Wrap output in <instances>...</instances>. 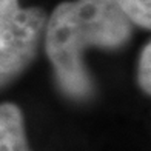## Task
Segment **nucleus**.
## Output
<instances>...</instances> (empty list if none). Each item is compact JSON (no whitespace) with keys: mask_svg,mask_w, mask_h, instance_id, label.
Returning <instances> with one entry per match:
<instances>
[{"mask_svg":"<svg viewBox=\"0 0 151 151\" xmlns=\"http://www.w3.org/2000/svg\"><path fill=\"white\" fill-rule=\"evenodd\" d=\"M45 51L62 93L86 100L94 83L83 63L88 48L119 50L133 36V23L114 0H73L59 3L45 23Z\"/></svg>","mask_w":151,"mask_h":151,"instance_id":"f257e3e1","label":"nucleus"},{"mask_svg":"<svg viewBox=\"0 0 151 151\" xmlns=\"http://www.w3.org/2000/svg\"><path fill=\"white\" fill-rule=\"evenodd\" d=\"M46 14L39 6L20 8L0 31V88L16 80L36 59L45 31Z\"/></svg>","mask_w":151,"mask_h":151,"instance_id":"f03ea898","label":"nucleus"},{"mask_svg":"<svg viewBox=\"0 0 151 151\" xmlns=\"http://www.w3.org/2000/svg\"><path fill=\"white\" fill-rule=\"evenodd\" d=\"M0 151H31L23 113L16 104H0Z\"/></svg>","mask_w":151,"mask_h":151,"instance_id":"7ed1b4c3","label":"nucleus"},{"mask_svg":"<svg viewBox=\"0 0 151 151\" xmlns=\"http://www.w3.org/2000/svg\"><path fill=\"white\" fill-rule=\"evenodd\" d=\"M129 22L143 29L151 28V0H114Z\"/></svg>","mask_w":151,"mask_h":151,"instance_id":"20e7f679","label":"nucleus"},{"mask_svg":"<svg viewBox=\"0 0 151 151\" xmlns=\"http://www.w3.org/2000/svg\"><path fill=\"white\" fill-rule=\"evenodd\" d=\"M150 62H151V45L147 43L140 51L139 57V70H137V79L142 91L145 94L151 93V77H150Z\"/></svg>","mask_w":151,"mask_h":151,"instance_id":"39448f33","label":"nucleus"},{"mask_svg":"<svg viewBox=\"0 0 151 151\" xmlns=\"http://www.w3.org/2000/svg\"><path fill=\"white\" fill-rule=\"evenodd\" d=\"M19 9V0H0V31H3L12 22Z\"/></svg>","mask_w":151,"mask_h":151,"instance_id":"423d86ee","label":"nucleus"}]
</instances>
